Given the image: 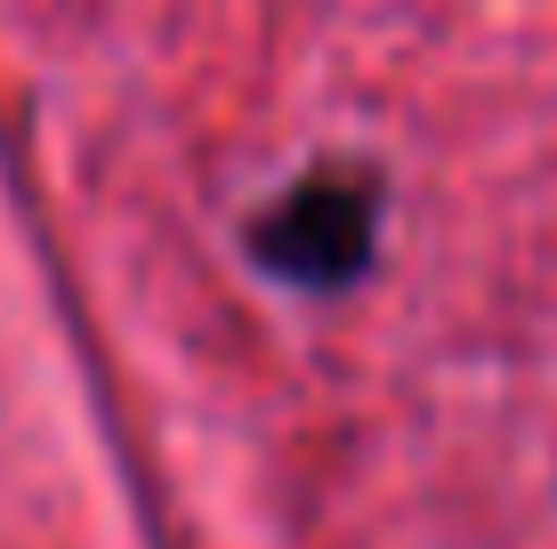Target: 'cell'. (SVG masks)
<instances>
[{"label":"cell","instance_id":"cell-1","mask_svg":"<svg viewBox=\"0 0 557 549\" xmlns=\"http://www.w3.org/2000/svg\"><path fill=\"white\" fill-rule=\"evenodd\" d=\"M372 242H380V195L372 178H348V170H315L299 178L275 211L259 219L251 251L267 275L299 283V291H339L372 267Z\"/></svg>","mask_w":557,"mask_h":549}]
</instances>
